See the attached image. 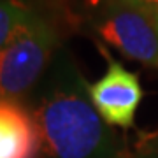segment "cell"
Wrapping results in <instances>:
<instances>
[{"mask_svg": "<svg viewBox=\"0 0 158 158\" xmlns=\"http://www.w3.org/2000/svg\"><path fill=\"white\" fill-rule=\"evenodd\" d=\"M127 2L149 12V14H158V0H127Z\"/></svg>", "mask_w": 158, "mask_h": 158, "instance_id": "ba28073f", "label": "cell"}, {"mask_svg": "<svg viewBox=\"0 0 158 158\" xmlns=\"http://www.w3.org/2000/svg\"><path fill=\"white\" fill-rule=\"evenodd\" d=\"M100 53L107 60V72L88 86L90 98L109 127L132 128L137 107L144 97L139 77L135 72H130L119 62L113 60L104 46H100Z\"/></svg>", "mask_w": 158, "mask_h": 158, "instance_id": "277c9868", "label": "cell"}, {"mask_svg": "<svg viewBox=\"0 0 158 158\" xmlns=\"http://www.w3.org/2000/svg\"><path fill=\"white\" fill-rule=\"evenodd\" d=\"M56 51V30L40 14L32 12L0 49V100H19L30 95L48 72Z\"/></svg>", "mask_w": 158, "mask_h": 158, "instance_id": "3957f363", "label": "cell"}, {"mask_svg": "<svg viewBox=\"0 0 158 158\" xmlns=\"http://www.w3.org/2000/svg\"><path fill=\"white\" fill-rule=\"evenodd\" d=\"M39 132L18 100H0V158H37Z\"/></svg>", "mask_w": 158, "mask_h": 158, "instance_id": "5b68a950", "label": "cell"}, {"mask_svg": "<svg viewBox=\"0 0 158 158\" xmlns=\"http://www.w3.org/2000/svg\"><path fill=\"white\" fill-rule=\"evenodd\" d=\"M32 12L21 0H0V49L12 39Z\"/></svg>", "mask_w": 158, "mask_h": 158, "instance_id": "8992f818", "label": "cell"}, {"mask_svg": "<svg viewBox=\"0 0 158 158\" xmlns=\"http://www.w3.org/2000/svg\"><path fill=\"white\" fill-rule=\"evenodd\" d=\"M135 158H158V130L151 134H144L135 144Z\"/></svg>", "mask_w": 158, "mask_h": 158, "instance_id": "52a82bcc", "label": "cell"}, {"mask_svg": "<svg viewBox=\"0 0 158 158\" xmlns=\"http://www.w3.org/2000/svg\"><path fill=\"white\" fill-rule=\"evenodd\" d=\"M104 44L123 56L158 69V25L155 14L132 6L127 0H81L76 12Z\"/></svg>", "mask_w": 158, "mask_h": 158, "instance_id": "7a4b0ae2", "label": "cell"}, {"mask_svg": "<svg viewBox=\"0 0 158 158\" xmlns=\"http://www.w3.org/2000/svg\"><path fill=\"white\" fill-rule=\"evenodd\" d=\"M155 18H156V25H158V14H155Z\"/></svg>", "mask_w": 158, "mask_h": 158, "instance_id": "30bf717a", "label": "cell"}, {"mask_svg": "<svg viewBox=\"0 0 158 158\" xmlns=\"http://www.w3.org/2000/svg\"><path fill=\"white\" fill-rule=\"evenodd\" d=\"M113 158H135V156H134V153L128 151V149H121V151H119L116 156H113Z\"/></svg>", "mask_w": 158, "mask_h": 158, "instance_id": "9c48e42d", "label": "cell"}, {"mask_svg": "<svg viewBox=\"0 0 158 158\" xmlns=\"http://www.w3.org/2000/svg\"><path fill=\"white\" fill-rule=\"evenodd\" d=\"M88 86L74 58L56 51L30 93L40 158H113L125 149L95 109Z\"/></svg>", "mask_w": 158, "mask_h": 158, "instance_id": "6da1fadb", "label": "cell"}]
</instances>
